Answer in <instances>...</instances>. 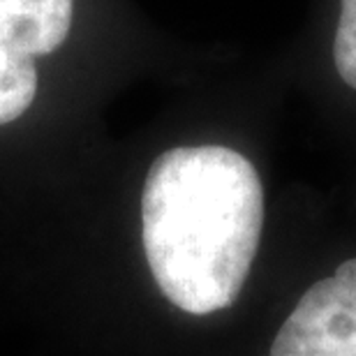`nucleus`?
<instances>
[{"label":"nucleus","instance_id":"nucleus-1","mask_svg":"<svg viewBox=\"0 0 356 356\" xmlns=\"http://www.w3.org/2000/svg\"><path fill=\"white\" fill-rule=\"evenodd\" d=\"M310 243L270 234L245 148L183 141L148 160L123 238L0 289L49 356H238Z\"/></svg>","mask_w":356,"mask_h":356},{"label":"nucleus","instance_id":"nucleus-2","mask_svg":"<svg viewBox=\"0 0 356 356\" xmlns=\"http://www.w3.org/2000/svg\"><path fill=\"white\" fill-rule=\"evenodd\" d=\"M238 356H356V236L312 241Z\"/></svg>","mask_w":356,"mask_h":356},{"label":"nucleus","instance_id":"nucleus-4","mask_svg":"<svg viewBox=\"0 0 356 356\" xmlns=\"http://www.w3.org/2000/svg\"><path fill=\"white\" fill-rule=\"evenodd\" d=\"M38 67L33 56L0 49V127L24 116L38 95Z\"/></svg>","mask_w":356,"mask_h":356},{"label":"nucleus","instance_id":"nucleus-3","mask_svg":"<svg viewBox=\"0 0 356 356\" xmlns=\"http://www.w3.org/2000/svg\"><path fill=\"white\" fill-rule=\"evenodd\" d=\"M74 0H0V49L24 56L56 51L72 26Z\"/></svg>","mask_w":356,"mask_h":356},{"label":"nucleus","instance_id":"nucleus-5","mask_svg":"<svg viewBox=\"0 0 356 356\" xmlns=\"http://www.w3.org/2000/svg\"><path fill=\"white\" fill-rule=\"evenodd\" d=\"M333 58H336L340 79L352 90H356V0H340Z\"/></svg>","mask_w":356,"mask_h":356}]
</instances>
